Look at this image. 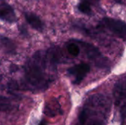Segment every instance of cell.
Listing matches in <instances>:
<instances>
[{
	"label": "cell",
	"instance_id": "cell-1",
	"mask_svg": "<svg viewBox=\"0 0 126 125\" xmlns=\"http://www.w3.org/2000/svg\"><path fill=\"white\" fill-rule=\"evenodd\" d=\"M59 59L60 52L56 47L36 52L24 66L23 87L34 92L46 90L54 80L51 73L56 71Z\"/></svg>",
	"mask_w": 126,
	"mask_h": 125
},
{
	"label": "cell",
	"instance_id": "cell-2",
	"mask_svg": "<svg viewBox=\"0 0 126 125\" xmlns=\"http://www.w3.org/2000/svg\"><path fill=\"white\" fill-rule=\"evenodd\" d=\"M75 41L78 44L80 45L87 57L92 60L97 67L103 69H108L109 68L110 63L109 60L101 54L100 50L96 46L85 41L78 40H76Z\"/></svg>",
	"mask_w": 126,
	"mask_h": 125
},
{
	"label": "cell",
	"instance_id": "cell-3",
	"mask_svg": "<svg viewBox=\"0 0 126 125\" xmlns=\"http://www.w3.org/2000/svg\"><path fill=\"white\" fill-rule=\"evenodd\" d=\"M100 25L112 32L116 36L125 40L126 37V23L121 20L112 18H103L100 21Z\"/></svg>",
	"mask_w": 126,
	"mask_h": 125
},
{
	"label": "cell",
	"instance_id": "cell-4",
	"mask_svg": "<svg viewBox=\"0 0 126 125\" xmlns=\"http://www.w3.org/2000/svg\"><path fill=\"white\" fill-rule=\"evenodd\" d=\"M90 71V66L89 64L81 63L77 64L67 69V73L72 78V83L78 85L80 84L86 75Z\"/></svg>",
	"mask_w": 126,
	"mask_h": 125
},
{
	"label": "cell",
	"instance_id": "cell-5",
	"mask_svg": "<svg viewBox=\"0 0 126 125\" xmlns=\"http://www.w3.org/2000/svg\"><path fill=\"white\" fill-rule=\"evenodd\" d=\"M0 19L9 23L16 21V15L13 8L7 3L0 4Z\"/></svg>",
	"mask_w": 126,
	"mask_h": 125
},
{
	"label": "cell",
	"instance_id": "cell-6",
	"mask_svg": "<svg viewBox=\"0 0 126 125\" xmlns=\"http://www.w3.org/2000/svg\"><path fill=\"white\" fill-rule=\"evenodd\" d=\"M126 96V81L125 78L120 80L114 85V97L116 105H120L121 102H125Z\"/></svg>",
	"mask_w": 126,
	"mask_h": 125
},
{
	"label": "cell",
	"instance_id": "cell-7",
	"mask_svg": "<svg viewBox=\"0 0 126 125\" xmlns=\"http://www.w3.org/2000/svg\"><path fill=\"white\" fill-rule=\"evenodd\" d=\"M24 18L27 22L34 29L41 32L44 29V24L40 18L32 13H24Z\"/></svg>",
	"mask_w": 126,
	"mask_h": 125
},
{
	"label": "cell",
	"instance_id": "cell-8",
	"mask_svg": "<svg viewBox=\"0 0 126 125\" xmlns=\"http://www.w3.org/2000/svg\"><path fill=\"white\" fill-rule=\"evenodd\" d=\"M44 113L49 117H54L58 113H61L59 103L57 101L49 102L44 108Z\"/></svg>",
	"mask_w": 126,
	"mask_h": 125
},
{
	"label": "cell",
	"instance_id": "cell-9",
	"mask_svg": "<svg viewBox=\"0 0 126 125\" xmlns=\"http://www.w3.org/2000/svg\"><path fill=\"white\" fill-rule=\"evenodd\" d=\"M78 9L80 12L86 15H91L92 12L91 4L87 0H83L82 1H80L78 6Z\"/></svg>",
	"mask_w": 126,
	"mask_h": 125
},
{
	"label": "cell",
	"instance_id": "cell-10",
	"mask_svg": "<svg viewBox=\"0 0 126 125\" xmlns=\"http://www.w3.org/2000/svg\"><path fill=\"white\" fill-rule=\"evenodd\" d=\"M10 107H11V104L9 99L0 95V112L6 111L9 110Z\"/></svg>",
	"mask_w": 126,
	"mask_h": 125
},
{
	"label": "cell",
	"instance_id": "cell-11",
	"mask_svg": "<svg viewBox=\"0 0 126 125\" xmlns=\"http://www.w3.org/2000/svg\"><path fill=\"white\" fill-rule=\"evenodd\" d=\"M67 51L70 55L76 57L80 53V46L77 43H75L74 42L73 43H69L67 45Z\"/></svg>",
	"mask_w": 126,
	"mask_h": 125
},
{
	"label": "cell",
	"instance_id": "cell-12",
	"mask_svg": "<svg viewBox=\"0 0 126 125\" xmlns=\"http://www.w3.org/2000/svg\"><path fill=\"white\" fill-rule=\"evenodd\" d=\"M87 120H88V114H87L86 109L83 108L81 110V111L78 116V121L76 125H86Z\"/></svg>",
	"mask_w": 126,
	"mask_h": 125
},
{
	"label": "cell",
	"instance_id": "cell-13",
	"mask_svg": "<svg viewBox=\"0 0 126 125\" xmlns=\"http://www.w3.org/2000/svg\"><path fill=\"white\" fill-rule=\"evenodd\" d=\"M88 125H104L103 121L101 120V119H92L88 123Z\"/></svg>",
	"mask_w": 126,
	"mask_h": 125
},
{
	"label": "cell",
	"instance_id": "cell-14",
	"mask_svg": "<svg viewBox=\"0 0 126 125\" xmlns=\"http://www.w3.org/2000/svg\"><path fill=\"white\" fill-rule=\"evenodd\" d=\"M90 4H92V3H97L98 1H99V0H87Z\"/></svg>",
	"mask_w": 126,
	"mask_h": 125
},
{
	"label": "cell",
	"instance_id": "cell-15",
	"mask_svg": "<svg viewBox=\"0 0 126 125\" xmlns=\"http://www.w3.org/2000/svg\"><path fill=\"white\" fill-rule=\"evenodd\" d=\"M47 125V123H46L44 121H42V122H41L39 123V125Z\"/></svg>",
	"mask_w": 126,
	"mask_h": 125
},
{
	"label": "cell",
	"instance_id": "cell-16",
	"mask_svg": "<svg viewBox=\"0 0 126 125\" xmlns=\"http://www.w3.org/2000/svg\"><path fill=\"white\" fill-rule=\"evenodd\" d=\"M114 1H115L117 3H122V0H114Z\"/></svg>",
	"mask_w": 126,
	"mask_h": 125
}]
</instances>
